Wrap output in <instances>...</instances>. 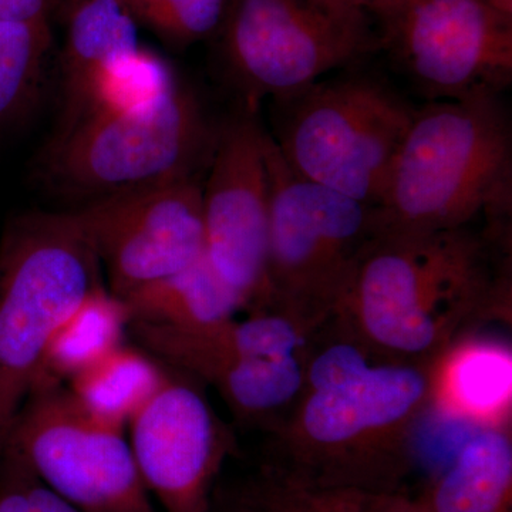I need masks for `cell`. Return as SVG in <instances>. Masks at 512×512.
<instances>
[{
    "mask_svg": "<svg viewBox=\"0 0 512 512\" xmlns=\"http://www.w3.org/2000/svg\"><path fill=\"white\" fill-rule=\"evenodd\" d=\"M434 363L383 359L330 319L309 339L298 399L268 464L306 490L399 493L433 406Z\"/></svg>",
    "mask_w": 512,
    "mask_h": 512,
    "instance_id": "cell-1",
    "label": "cell"
},
{
    "mask_svg": "<svg viewBox=\"0 0 512 512\" xmlns=\"http://www.w3.org/2000/svg\"><path fill=\"white\" fill-rule=\"evenodd\" d=\"M511 228L380 231L332 316L366 349L436 363L490 322H511Z\"/></svg>",
    "mask_w": 512,
    "mask_h": 512,
    "instance_id": "cell-2",
    "label": "cell"
},
{
    "mask_svg": "<svg viewBox=\"0 0 512 512\" xmlns=\"http://www.w3.org/2000/svg\"><path fill=\"white\" fill-rule=\"evenodd\" d=\"M380 231L511 228L512 127L498 94L427 101L376 205Z\"/></svg>",
    "mask_w": 512,
    "mask_h": 512,
    "instance_id": "cell-3",
    "label": "cell"
},
{
    "mask_svg": "<svg viewBox=\"0 0 512 512\" xmlns=\"http://www.w3.org/2000/svg\"><path fill=\"white\" fill-rule=\"evenodd\" d=\"M271 101L268 131L293 173L376 208L417 107L356 70Z\"/></svg>",
    "mask_w": 512,
    "mask_h": 512,
    "instance_id": "cell-4",
    "label": "cell"
},
{
    "mask_svg": "<svg viewBox=\"0 0 512 512\" xmlns=\"http://www.w3.org/2000/svg\"><path fill=\"white\" fill-rule=\"evenodd\" d=\"M99 262L72 211L13 222L0 247V458L47 346L94 286Z\"/></svg>",
    "mask_w": 512,
    "mask_h": 512,
    "instance_id": "cell-5",
    "label": "cell"
},
{
    "mask_svg": "<svg viewBox=\"0 0 512 512\" xmlns=\"http://www.w3.org/2000/svg\"><path fill=\"white\" fill-rule=\"evenodd\" d=\"M265 148L271 183L265 309L315 333L338 311L379 232L376 208L293 173L268 128Z\"/></svg>",
    "mask_w": 512,
    "mask_h": 512,
    "instance_id": "cell-6",
    "label": "cell"
},
{
    "mask_svg": "<svg viewBox=\"0 0 512 512\" xmlns=\"http://www.w3.org/2000/svg\"><path fill=\"white\" fill-rule=\"evenodd\" d=\"M217 131L194 92L178 84L156 103L99 114L59 131L43 174L53 190L83 204L134 188L201 177Z\"/></svg>",
    "mask_w": 512,
    "mask_h": 512,
    "instance_id": "cell-7",
    "label": "cell"
},
{
    "mask_svg": "<svg viewBox=\"0 0 512 512\" xmlns=\"http://www.w3.org/2000/svg\"><path fill=\"white\" fill-rule=\"evenodd\" d=\"M220 30L225 73L252 110L380 49L375 19L345 0H227Z\"/></svg>",
    "mask_w": 512,
    "mask_h": 512,
    "instance_id": "cell-8",
    "label": "cell"
},
{
    "mask_svg": "<svg viewBox=\"0 0 512 512\" xmlns=\"http://www.w3.org/2000/svg\"><path fill=\"white\" fill-rule=\"evenodd\" d=\"M372 18L380 49L427 101L501 96L512 83V15L483 0H394Z\"/></svg>",
    "mask_w": 512,
    "mask_h": 512,
    "instance_id": "cell-9",
    "label": "cell"
},
{
    "mask_svg": "<svg viewBox=\"0 0 512 512\" xmlns=\"http://www.w3.org/2000/svg\"><path fill=\"white\" fill-rule=\"evenodd\" d=\"M6 446L84 511L156 512L124 430L87 412L63 384L30 392Z\"/></svg>",
    "mask_w": 512,
    "mask_h": 512,
    "instance_id": "cell-10",
    "label": "cell"
},
{
    "mask_svg": "<svg viewBox=\"0 0 512 512\" xmlns=\"http://www.w3.org/2000/svg\"><path fill=\"white\" fill-rule=\"evenodd\" d=\"M266 127L259 110L239 106L218 126L202 183L205 256L244 311H262L268 298L269 183Z\"/></svg>",
    "mask_w": 512,
    "mask_h": 512,
    "instance_id": "cell-11",
    "label": "cell"
},
{
    "mask_svg": "<svg viewBox=\"0 0 512 512\" xmlns=\"http://www.w3.org/2000/svg\"><path fill=\"white\" fill-rule=\"evenodd\" d=\"M201 177L107 195L72 211L109 289L124 298L205 254Z\"/></svg>",
    "mask_w": 512,
    "mask_h": 512,
    "instance_id": "cell-12",
    "label": "cell"
},
{
    "mask_svg": "<svg viewBox=\"0 0 512 512\" xmlns=\"http://www.w3.org/2000/svg\"><path fill=\"white\" fill-rule=\"evenodd\" d=\"M127 427L140 476L165 511L210 512L234 439L195 379L168 367Z\"/></svg>",
    "mask_w": 512,
    "mask_h": 512,
    "instance_id": "cell-13",
    "label": "cell"
},
{
    "mask_svg": "<svg viewBox=\"0 0 512 512\" xmlns=\"http://www.w3.org/2000/svg\"><path fill=\"white\" fill-rule=\"evenodd\" d=\"M431 414L478 427L511 423V350L460 340L434 363Z\"/></svg>",
    "mask_w": 512,
    "mask_h": 512,
    "instance_id": "cell-14",
    "label": "cell"
},
{
    "mask_svg": "<svg viewBox=\"0 0 512 512\" xmlns=\"http://www.w3.org/2000/svg\"><path fill=\"white\" fill-rule=\"evenodd\" d=\"M414 501L423 512H512L511 423L478 427Z\"/></svg>",
    "mask_w": 512,
    "mask_h": 512,
    "instance_id": "cell-15",
    "label": "cell"
},
{
    "mask_svg": "<svg viewBox=\"0 0 512 512\" xmlns=\"http://www.w3.org/2000/svg\"><path fill=\"white\" fill-rule=\"evenodd\" d=\"M131 322L174 329H201L244 311L237 295L214 271L207 256L124 296Z\"/></svg>",
    "mask_w": 512,
    "mask_h": 512,
    "instance_id": "cell-16",
    "label": "cell"
},
{
    "mask_svg": "<svg viewBox=\"0 0 512 512\" xmlns=\"http://www.w3.org/2000/svg\"><path fill=\"white\" fill-rule=\"evenodd\" d=\"M138 46L137 22L123 0H73L62 57L63 113L107 66Z\"/></svg>",
    "mask_w": 512,
    "mask_h": 512,
    "instance_id": "cell-17",
    "label": "cell"
},
{
    "mask_svg": "<svg viewBox=\"0 0 512 512\" xmlns=\"http://www.w3.org/2000/svg\"><path fill=\"white\" fill-rule=\"evenodd\" d=\"M128 328L130 315L123 299L101 284L94 286L50 340L32 390L66 386L74 376L124 345Z\"/></svg>",
    "mask_w": 512,
    "mask_h": 512,
    "instance_id": "cell-18",
    "label": "cell"
},
{
    "mask_svg": "<svg viewBox=\"0 0 512 512\" xmlns=\"http://www.w3.org/2000/svg\"><path fill=\"white\" fill-rule=\"evenodd\" d=\"M168 366L141 346L114 349L66 384L84 409L97 419L126 430L134 414L157 392Z\"/></svg>",
    "mask_w": 512,
    "mask_h": 512,
    "instance_id": "cell-19",
    "label": "cell"
},
{
    "mask_svg": "<svg viewBox=\"0 0 512 512\" xmlns=\"http://www.w3.org/2000/svg\"><path fill=\"white\" fill-rule=\"evenodd\" d=\"M178 84L170 64L138 46L97 76L72 109L63 114L59 131L99 114L140 109L156 103L173 92Z\"/></svg>",
    "mask_w": 512,
    "mask_h": 512,
    "instance_id": "cell-20",
    "label": "cell"
},
{
    "mask_svg": "<svg viewBox=\"0 0 512 512\" xmlns=\"http://www.w3.org/2000/svg\"><path fill=\"white\" fill-rule=\"evenodd\" d=\"M50 42V28L0 20V124L35 96Z\"/></svg>",
    "mask_w": 512,
    "mask_h": 512,
    "instance_id": "cell-21",
    "label": "cell"
},
{
    "mask_svg": "<svg viewBox=\"0 0 512 512\" xmlns=\"http://www.w3.org/2000/svg\"><path fill=\"white\" fill-rule=\"evenodd\" d=\"M134 20L174 45H190L220 30L227 0H123Z\"/></svg>",
    "mask_w": 512,
    "mask_h": 512,
    "instance_id": "cell-22",
    "label": "cell"
},
{
    "mask_svg": "<svg viewBox=\"0 0 512 512\" xmlns=\"http://www.w3.org/2000/svg\"><path fill=\"white\" fill-rule=\"evenodd\" d=\"M302 490L320 512H423L414 498L407 497L402 491L384 493L352 488Z\"/></svg>",
    "mask_w": 512,
    "mask_h": 512,
    "instance_id": "cell-23",
    "label": "cell"
},
{
    "mask_svg": "<svg viewBox=\"0 0 512 512\" xmlns=\"http://www.w3.org/2000/svg\"><path fill=\"white\" fill-rule=\"evenodd\" d=\"M261 512H320L298 485L292 484L271 467L244 483Z\"/></svg>",
    "mask_w": 512,
    "mask_h": 512,
    "instance_id": "cell-24",
    "label": "cell"
},
{
    "mask_svg": "<svg viewBox=\"0 0 512 512\" xmlns=\"http://www.w3.org/2000/svg\"><path fill=\"white\" fill-rule=\"evenodd\" d=\"M29 466L6 446L0 458V512H33L28 494Z\"/></svg>",
    "mask_w": 512,
    "mask_h": 512,
    "instance_id": "cell-25",
    "label": "cell"
},
{
    "mask_svg": "<svg viewBox=\"0 0 512 512\" xmlns=\"http://www.w3.org/2000/svg\"><path fill=\"white\" fill-rule=\"evenodd\" d=\"M0 20L50 28L46 0H0Z\"/></svg>",
    "mask_w": 512,
    "mask_h": 512,
    "instance_id": "cell-26",
    "label": "cell"
},
{
    "mask_svg": "<svg viewBox=\"0 0 512 512\" xmlns=\"http://www.w3.org/2000/svg\"><path fill=\"white\" fill-rule=\"evenodd\" d=\"M23 458V457H22ZM28 494L33 512H87L57 494L35 476L29 467Z\"/></svg>",
    "mask_w": 512,
    "mask_h": 512,
    "instance_id": "cell-27",
    "label": "cell"
},
{
    "mask_svg": "<svg viewBox=\"0 0 512 512\" xmlns=\"http://www.w3.org/2000/svg\"><path fill=\"white\" fill-rule=\"evenodd\" d=\"M210 512H261L244 484L222 495L214 494Z\"/></svg>",
    "mask_w": 512,
    "mask_h": 512,
    "instance_id": "cell-28",
    "label": "cell"
},
{
    "mask_svg": "<svg viewBox=\"0 0 512 512\" xmlns=\"http://www.w3.org/2000/svg\"><path fill=\"white\" fill-rule=\"evenodd\" d=\"M349 5L356 6V8L366 10L367 13H375L376 10L383 8V6L389 5L394 0H345Z\"/></svg>",
    "mask_w": 512,
    "mask_h": 512,
    "instance_id": "cell-29",
    "label": "cell"
},
{
    "mask_svg": "<svg viewBox=\"0 0 512 512\" xmlns=\"http://www.w3.org/2000/svg\"><path fill=\"white\" fill-rule=\"evenodd\" d=\"M487 5L493 6V8L501 10V12L512 15V0H483Z\"/></svg>",
    "mask_w": 512,
    "mask_h": 512,
    "instance_id": "cell-30",
    "label": "cell"
}]
</instances>
